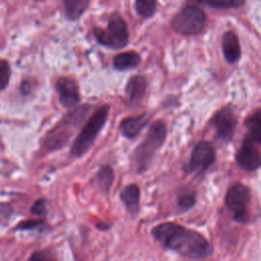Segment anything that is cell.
<instances>
[{
	"label": "cell",
	"instance_id": "6da1fadb",
	"mask_svg": "<svg viewBox=\"0 0 261 261\" xmlns=\"http://www.w3.org/2000/svg\"><path fill=\"white\" fill-rule=\"evenodd\" d=\"M152 236L165 249L190 259H206L213 254L211 244L202 233L174 222L156 225L152 229Z\"/></svg>",
	"mask_w": 261,
	"mask_h": 261
},
{
	"label": "cell",
	"instance_id": "7a4b0ae2",
	"mask_svg": "<svg viewBox=\"0 0 261 261\" xmlns=\"http://www.w3.org/2000/svg\"><path fill=\"white\" fill-rule=\"evenodd\" d=\"M167 128L163 120H156L150 125L147 135L134 153L138 173H143L150 168L156 153L165 142Z\"/></svg>",
	"mask_w": 261,
	"mask_h": 261
},
{
	"label": "cell",
	"instance_id": "3957f363",
	"mask_svg": "<svg viewBox=\"0 0 261 261\" xmlns=\"http://www.w3.org/2000/svg\"><path fill=\"white\" fill-rule=\"evenodd\" d=\"M91 110V105L84 104L76 106L71 112H69L53 129H51L44 141L45 147L50 151H55L63 148L74 130L81 125L86 118L87 114Z\"/></svg>",
	"mask_w": 261,
	"mask_h": 261
},
{
	"label": "cell",
	"instance_id": "277c9868",
	"mask_svg": "<svg viewBox=\"0 0 261 261\" xmlns=\"http://www.w3.org/2000/svg\"><path fill=\"white\" fill-rule=\"evenodd\" d=\"M109 109V105L104 104L92 114L73 141L70 148V155L73 157H81L90 150L100 130L106 123Z\"/></svg>",
	"mask_w": 261,
	"mask_h": 261
},
{
	"label": "cell",
	"instance_id": "5b68a950",
	"mask_svg": "<svg viewBox=\"0 0 261 261\" xmlns=\"http://www.w3.org/2000/svg\"><path fill=\"white\" fill-rule=\"evenodd\" d=\"M93 34L99 44L110 49H122L128 43L126 22L118 14H112L109 17L106 30L96 27Z\"/></svg>",
	"mask_w": 261,
	"mask_h": 261
},
{
	"label": "cell",
	"instance_id": "8992f818",
	"mask_svg": "<svg viewBox=\"0 0 261 261\" xmlns=\"http://www.w3.org/2000/svg\"><path fill=\"white\" fill-rule=\"evenodd\" d=\"M206 22L207 16L203 9L196 5H188L173 16L170 25L177 34L194 36L203 32Z\"/></svg>",
	"mask_w": 261,
	"mask_h": 261
},
{
	"label": "cell",
	"instance_id": "52a82bcc",
	"mask_svg": "<svg viewBox=\"0 0 261 261\" xmlns=\"http://www.w3.org/2000/svg\"><path fill=\"white\" fill-rule=\"evenodd\" d=\"M251 199V190L243 184H234L227 190L224 204L234 221L240 223L248 222L250 217L249 206Z\"/></svg>",
	"mask_w": 261,
	"mask_h": 261
},
{
	"label": "cell",
	"instance_id": "ba28073f",
	"mask_svg": "<svg viewBox=\"0 0 261 261\" xmlns=\"http://www.w3.org/2000/svg\"><path fill=\"white\" fill-rule=\"evenodd\" d=\"M211 123L215 128L216 137L224 143L231 141L237 125L238 116L231 106H223L212 117Z\"/></svg>",
	"mask_w": 261,
	"mask_h": 261
},
{
	"label": "cell",
	"instance_id": "9c48e42d",
	"mask_svg": "<svg viewBox=\"0 0 261 261\" xmlns=\"http://www.w3.org/2000/svg\"><path fill=\"white\" fill-rule=\"evenodd\" d=\"M216 159L214 147L207 141H201L194 147L188 165L190 172H203L209 168Z\"/></svg>",
	"mask_w": 261,
	"mask_h": 261
},
{
	"label": "cell",
	"instance_id": "30bf717a",
	"mask_svg": "<svg viewBox=\"0 0 261 261\" xmlns=\"http://www.w3.org/2000/svg\"><path fill=\"white\" fill-rule=\"evenodd\" d=\"M258 143L244 137L243 143L236 153L237 164L246 171H255L260 167L261 157Z\"/></svg>",
	"mask_w": 261,
	"mask_h": 261
},
{
	"label": "cell",
	"instance_id": "8fae6325",
	"mask_svg": "<svg viewBox=\"0 0 261 261\" xmlns=\"http://www.w3.org/2000/svg\"><path fill=\"white\" fill-rule=\"evenodd\" d=\"M56 91L59 96V102L64 108H75L81 96L75 82L69 76H61L56 82Z\"/></svg>",
	"mask_w": 261,
	"mask_h": 261
},
{
	"label": "cell",
	"instance_id": "7c38bea8",
	"mask_svg": "<svg viewBox=\"0 0 261 261\" xmlns=\"http://www.w3.org/2000/svg\"><path fill=\"white\" fill-rule=\"evenodd\" d=\"M221 49L227 63L234 64L241 58V45L237 34L232 31H226L221 40Z\"/></svg>",
	"mask_w": 261,
	"mask_h": 261
},
{
	"label": "cell",
	"instance_id": "4fadbf2b",
	"mask_svg": "<svg viewBox=\"0 0 261 261\" xmlns=\"http://www.w3.org/2000/svg\"><path fill=\"white\" fill-rule=\"evenodd\" d=\"M148 121L149 116L147 113H142L137 116H128L121 120L119 124V130L124 138L134 139L147 125Z\"/></svg>",
	"mask_w": 261,
	"mask_h": 261
},
{
	"label": "cell",
	"instance_id": "5bb4252c",
	"mask_svg": "<svg viewBox=\"0 0 261 261\" xmlns=\"http://www.w3.org/2000/svg\"><path fill=\"white\" fill-rule=\"evenodd\" d=\"M120 201L124 205L127 213L132 217H136L139 212V204L141 198V190L138 185L129 184L120 192Z\"/></svg>",
	"mask_w": 261,
	"mask_h": 261
},
{
	"label": "cell",
	"instance_id": "9a60e30c",
	"mask_svg": "<svg viewBox=\"0 0 261 261\" xmlns=\"http://www.w3.org/2000/svg\"><path fill=\"white\" fill-rule=\"evenodd\" d=\"M147 91V79L144 74H135L129 77L126 87L125 94L132 103H140Z\"/></svg>",
	"mask_w": 261,
	"mask_h": 261
},
{
	"label": "cell",
	"instance_id": "2e32d148",
	"mask_svg": "<svg viewBox=\"0 0 261 261\" xmlns=\"http://www.w3.org/2000/svg\"><path fill=\"white\" fill-rule=\"evenodd\" d=\"M141 62V56L135 51H126L116 54L113 57L112 64L116 70H126L137 67Z\"/></svg>",
	"mask_w": 261,
	"mask_h": 261
},
{
	"label": "cell",
	"instance_id": "e0dca14e",
	"mask_svg": "<svg viewBox=\"0 0 261 261\" xmlns=\"http://www.w3.org/2000/svg\"><path fill=\"white\" fill-rule=\"evenodd\" d=\"M261 114L260 109H257L254 113H252L245 121V124L248 128L246 134V138L261 144Z\"/></svg>",
	"mask_w": 261,
	"mask_h": 261
},
{
	"label": "cell",
	"instance_id": "ac0fdd59",
	"mask_svg": "<svg viewBox=\"0 0 261 261\" xmlns=\"http://www.w3.org/2000/svg\"><path fill=\"white\" fill-rule=\"evenodd\" d=\"M65 16L69 20L79 19L90 5L88 0H65L63 2Z\"/></svg>",
	"mask_w": 261,
	"mask_h": 261
},
{
	"label": "cell",
	"instance_id": "d6986e66",
	"mask_svg": "<svg viewBox=\"0 0 261 261\" xmlns=\"http://www.w3.org/2000/svg\"><path fill=\"white\" fill-rule=\"evenodd\" d=\"M96 181L100 191L107 195L114 181V171L111 166L101 165L96 173Z\"/></svg>",
	"mask_w": 261,
	"mask_h": 261
},
{
	"label": "cell",
	"instance_id": "ffe728a7",
	"mask_svg": "<svg viewBox=\"0 0 261 261\" xmlns=\"http://www.w3.org/2000/svg\"><path fill=\"white\" fill-rule=\"evenodd\" d=\"M157 2L154 0H137L135 2V9L137 13L143 18H150L156 12Z\"/></svg>",
	"mask_w": 261,
	"mask_h": 261
},
{
	"label": "cell",
	"instance_id": "44dd1931",
	"mask_svg": "<svg viewBox=\"0 0 261 261\" xmlns=\"http://www.w3.org/2000/svg\"><path fill=\"white\" fill-rule=\"evenodd\" d=\"M198 3H205L215 9H234L243 6L246 2L244 0H205Z\"/></svg>",
	"mask_w": 261,
	"mask_h": 261
},
{
	"label": "cell",
	"instance_id": "7402d4cb",
	"mask_svg": "<svg viewBox=\"0 0 261 261\" xmlns=\"http://www.w3.org/2000/svg\"><path fill=\"white\" fill-rule=\"evenodd\" d=\"M196 204V196L194 193L186 192L177 196V205L181 210H190Z\"/></svg>",
	"mask_w": 261,
	"mask_h": 261
},
{
	"label": "cell",
	"instance_id": "603a6c76",
	"mask_svg": "<svg viewBox=\"0 0 261 261\" xmlns=\"http://www.w3.org/2000/svg\"><path fill=\"white\" fill-rule=\"evenodd\" d=\"M10 66L7 61L5 60H0V91L4 90L10 79Z\"/></svg>",
	"mask_w": 261,
	"mask_h": 261
},
{
	"label": "cell",
	"instance_id": "cb8c5ba5",
	"mask_svg": "<svg viewBox=\"0 0 261 261\" xmlns=\"http://www.w3.org/2000/svg\"><path fill=\"white\" fill-rule=\"evenodd\" d=\"M29 261H57V259L50 250H40L33 253Z\"/></svg>",
	"mask_w": 261,
	"mask_h": 261
},
{
	"label": "cell",
	"instance_id": "d4e9b609",
	"mask_svg": "<svg viewBox=\"0 0 261 261\" xmlns=\"http://www.w3.org/2000/svg\"><path fill=\"white\" fill-rule=\"evenodd\" d=\"M31 211L34 215L37 216H45L47 214V201L45 199H39L37 200L32 208Z\"/></svg>",
	"mask_w": 261,
	"mask_h": 261
},
{
	"label": "cell",
	"instance_id": "484cf974",
	"mask_svg": "<svg viewBox=\"0 0 261 261\" xmlns=\"http://www.w3.org/2000/svg\"><path fill=\"white\" fill-rule=\"evenodd\" d=\"M43 225V221L41 220H27V221H23L21 223H19L17 225V229H34V228H37L39 226H42Z\"/></svg>",
	"mask_w": 261,
	"mask_h": 261
}]
</instances>
